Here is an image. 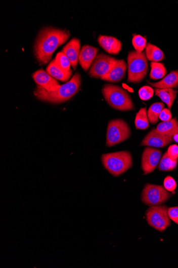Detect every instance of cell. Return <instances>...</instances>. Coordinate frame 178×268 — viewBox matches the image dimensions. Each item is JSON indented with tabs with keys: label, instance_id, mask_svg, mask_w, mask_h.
I'll list each match as a JSON object with an SVG mask.
<instances>
[{
	"label": "cell",
	"instance_id": "f1b7e54d",
	"mask_svg": "<svg viewBox=\"0 0 178 268\" xmlns=\"http://www.w3.org/2000/svg\"><path fill=\"white\" fill-rule=\"evenodd\" d=\"M164 187L169 192H174L176 187L175 180L170 176H167L164 180Z\"/></svg>",
	"mask_w": 178,
	"mask_h": 268
},
{
	"label": "cell",
	"instance_id": "1f68e13d",
	"mask_svg": "<svg viewBox=\"0 0 178 268\" xmlns=\"http://www.w3.org/2000/svg\"><path fill=\"white\" fill-rule=\"evenodd\" d=\"M172 113L169 109L164 108L160 113L159 119L162 122L169 121L172 120Z\"/></svg>",
	"mask_w": 178,
	"mask_h": 268
},
{
	"label": "cell",
	"instance_id": "603a6c76",
	"mask_svg": "<svg viewBox=\"0 0 178 268\" xmlns=\"http://www.w3.org/2000/svg\"><path fill=\"white\" fill-rule=\"evenodd\" d=\"M135 126L138 130H146L150 127L146 108H142L136 114Z\"/></svg>",
	"mask_w": 178,
	"mask_h": 268
},
{
	"label": "cell",
	"instance_id": "5b68a950",
	"mask_svg": "<svg viewBox=\"0 0 178 268\" xmlns=\"http://www.w3.org/2000/svg\"><path fill=\"white\" fill-rule=\"evenodd\" d=\"M128 82L137 83L145 78L148 70L146 54L142 52L132 51L127 56Z\"/></svg>",
	"mask_w": 178,
	"mask_h": 268
},
{
	"label": "cell",
	"instance_id": "7c38bea8",
	"mask_svg": "<svg viewBox=\"0 0 178 268\" xmlns=\"http://www.w3.org/2000/svg\"><path fill=\"white\" fill-rule=\"evenodd\" d=\"M32 76L36 84L48 92L55 91L60 86L55 79L42 69L35 72Z\"/></svg>",
	"mask_w": 178,
	"mask_h": 268
},
{
	"label": "cell",
	"instance_id": "5bb4252c",
	"mask_svg": "<svg viewBox=\"0 0 178 268\" xmlns=\"http://www.w3.org/2000/svg\"><path fill=\"white\" fill-rule=\"evenodd\" d=\"M98 49L88 45L84 46L79 55L78 61L83 69L86 71L94 61Z\"/></svg>",
	"mask_w": 178,
	"mask_h": 268
},
{
	"label": "cell",
	"instance_id": "d4e9b609",
	"mask_svg": "<svg viewBox=\"0 0 178 268\" xmlns=\"http://www.w3.org/2000/svg\"><path fill=\"white\" fill-rule=\"evenodd\" d=\"M177 164V160H174L168 156L167 152L164 153L160 162L159 169L163 171H170L174 170Z\"/></svg>",
	"mask_w": 178,
	"mask_h": 268
},
{
	"label": "cell",
	"instance_id": "9a60e30c",
	"mask_svg": "<svg viewBox=\"0 0 178 268\" xmlns=\"http://www.w3.org/2000/svg\"><path fill=\"white\" fill-rule=\"evenodd\" d=\"M98 42L106 52L111 54H117L122 49V43L113 36L100 35Z\"/></svg>",
	"mask_w": 178,
	"mask_h": 268
},
{
	"label": "cell",
	"instance_id": "7a4b0ae2",
	"mask_svg": "<svg viewBox=\"0 0 178 268\" xmlns=\"http://www.w3.org/2000/svg\"><path fill=\"white\" fill-rule=\"evenodd\" d=\"M81 83V75L75 73L70 81L59 87L55 91L48 92L37 85L34 94L39 100L49 103H62L71 99L80 90Z\"/></svg>",
	"mask_w": 178,
	"mask_h": 268
},
{
	"label": "cell",
	"instance_id": "4fadbf2b",
	"mask_svg": "<svg viewBox=\"0 0 178 268\" xmlns=\"http://www.w3.org/2000/svg\"><path fill=\"white\" fill-rule=\"evenodd\" d=\"M80 41L74 38L63 48L62 52L70 60L74 69H76L77 65L79 55L80 53Z\"/></svg>",
	"mask_w": 178,
	"mask_h": 268
},
{
	"label": "cell",
	"instance_id": "52a82bcc",
	"mask_svg": "<svg viewBox=\"0 0 178 268\" xmlns=\"http://www.w3.org/2000/svg\"><path fill=\"white\" fill-rule=\"evenodd\" d=\"M166 206H155L147 210V221L151 226L160 232H163L171 225Z\"/></svg>",
	"mask_w": 178,
	"mask_h": 268
},
{
	"label": "cell",
	"instance_id": "e0dca14e",
	"mask_svg": "<svg viewBox=\"0 0 178 268\" xmlns=\"http://www.w3.org/2000/svg\"><path fill=\"white\" fill-rule=\"evenodd\" d=\"M156 89H173L178 87V71H173L167 75L161 81L155 83L147 82Z\"/></svg>",
	"mask_w": 178,
	"mask_h": 268
},
{
	"label": "cell",
	"instance_id": "4dcf8cb0",
	"mask_svg": "<svg viewBox=\"0 0 178 268\" xmlns=\"http://www.w3.org/2000/svg\"><path fill=\"white\" fill-rule=\"evenodd\" d=\"M167 153L172 160H178V146L176 145H171L168 148Z\"/></svg>",
	"mask_w": 178,
	"mask_h": 268
},
{
	"label": "cell",
	"instance_id": "4316f807",
	"mask_svg": "<svg viewBox=\"0 0 178 268\" xmlns=\"http://www.w3.org/2000/svg\"><path fill=\"white\" fill-rule=\"evenodd\" d=\"M132 45L136 51L142 52L147 46L146 38L141 35H135L133 37Z\"/></svg>",
	"mask_w": 178,
	"mask_h": 268
},
{
	"label": "cell",
	"instance_id": "cb8c5ba5",
	"mask_svg": "<svg viewBox=\"0 0 178 268\" xmlns=\"http://www.w3.org/2000/svg\"><path fill=\"white\" fill-rule=\"evenodd\" d=\"M151 71L150 78L153 80L162 79L166 74V69L164 64L160 62L151 63Z\"/></svg>",
	"mask_w": 178,
	"mask_h": 268
},
{
	"label": "cell",
	"instance_id": "277c9868",
	"mask_svg": "<svg viewBox=\"0 0 178 268\" xmlns=\"http://www.w3.org/2000/svg\"><path fill=\"white\" fill-rule=\"evenodd\" d=\"M102 93L107 102L114 109L121 111L134 109L130 95L120 86L112 84L105 85Z\"/></svg>",
	"mask_w": 178,
	"mask_h": 268
},
{
	"label": "cell",
	"instance_id": "d6a6232c",
	"mask_svg": "<svg viewBox=\"0 0 178 268\" xmlns=\"http://www.w3.org/2000/svg\"><path fill=\"white\" fill-rule=\"evenodd\" d=\"M173 138L174 139V140L178 142V133L176 134V135L173 137Z\"/></svg>",
	"mask_w": 178,
	"mask_h": 268
},
{
	"label": "cell",
	"instance_id": "8fae6325",
	"mask_svg": "<svg viewBox=\"0 0 178 268\" xmlns=\"http://www.w3.org/2000/svg\"><path fill=\"white\" fill-rule=\"evenodd\" d=\"M173 138L168 137L153 129L145 137L141 146H146L155 148H163L170 144Z\"/></svg>",
	"mask_w": 178,
	"mask_h": 268
},
{
	"label": "cell",
	"instance_id": "30bf717a",
	"mask_svg": "<svg viewBox=\"0 0 178 268\" xmlns=\"http://www.w3.org/2000/svg\"><path fill=\"white\" fill-rule=\"evenodd\" d=\"M162 151L153 148H146L142 156V166L145 174L154 171L161 159Z\"/></svg>",
	"mask_w": 178,
	"mask_h": 268
},
{
	"label": "cell",
	"instance_id": "ffe728a7",
	"mask_svg": "<svg viewBox=\"0 0 178 268\" xmlns=\"http://www.w3.org/2000/svg\"><path fill=\"white\" fill-rule=\"evenodd\" d=\"M46 70L47 72L52 76L53 78L62 82L67 81L70 79L73 73L72 70L69 73H66L62 71L56 65L55 60L49 64Z\"/></svg>",
	"mask_w": 178,
	"mask_h": 268
},
{
	"label": "cell",
	"instance_id": "d6986e66",
	"mask_svg": "<svg viewBox=\"0 0 178 268\" xmlns=\"http://www.w3.org/2000/svg\"><path fill=\"white\" fill-rule=\"evenodd\" d=\"M155 93L158 97L164 102L168 109H171L176 97L177 91L172 89H156Z\"/></svg>",
	"mask_w": 178,
	"mask_h": 268
},
{
	"label": "cell",
	"instance_id": "ac0fdd59",
	"mask_svg": "<svg viewBox=\"0 0 178 268\" xmlns=\"http://www.w3.org/2000/svg\"><path fill=\"white\" fill-rule=\"evenodd\" d=\"M156 130L163 135L173 138L178 133V122L175 118L169 121L162 122L157 126Z\"/></svg>",
	"mask_w": 178,
	"mask_h": 268
},
{
	"label": "cell",
	"instance_id": "44dd1931",
	"mask_svg": "<svg viewBox=\"0 0 178 268\" xmlns=\"http://www.w3.org/2000/svg\"><path fill=\"white\" fill-rule=\"evenodd\" d=\"M146 56L148 60L159 62L164 59V54L159 47L148 43L146 47Z\"/></svg>",
	"mask_w": 178,
	"mask_h": 268
},
{
	"label": "cell",
	"instance_id": "f546056e",
	"mask_svg": "<svg viewBox=\"0 0 178 268\" xmlns=\"http://www.w3.org/2000/svg\"><path fill=\"white\" fill-rule=\"evenodd\" d=\"M167 214L170 219L178 225V207L168 208Z\"/></svg>",
	"mask_w": 178,
	"mask_h": 268
},
{
	"label": "cell",
	"instance_id": "83f0119b",
	"mask_svg": "<svg viewBox=\"0 0 178 268\" xmlns=\"http://www.w3.org/2000/svg\"><path fill=\"white\" fill-rule=\"evenodd\" d=\"M154 90L150 86H143L139 91V96L142 100L146 101L151 99L154 95Z\"/></svg>",
	"mask_w": 178,
	"mask_h": 268
},
{
	"label": "cell",
	"instance_id": "6da1fadb",
	"mask_svg": "<svg viewBox=\"0 0 178 268\" xmlns=\"http://www.w3.org/2000/svg\"><path fill=\"white\" fill-rule=\"evenodd\" d=\"M67 31L52 27L45 28L39 33L34 46L35 55L38 62L46 64L50 61L58 48L70 37Z\"/></svg>",
	"mask_w": 178,
	"mask_h": 268
},
{
	"label": "cell",
	"instance_id": "7402d4cb",
	"mask_svg": "<svg viewBox=\"0 0 178 268\" xmlns=\"http://www.w3.org/2000/svg\"><path fill=\"white\" fill-rule=\"evenodd\" d=\"M164 108L163 103L156 102L152 105L147 112L148 120L151 123L155 124L159 121L160 113Z\"/></svg>",
	"mask_w": 178,
	"mask_h": 268
},
{
	"label": "cell",
	"instance_id": "9c48e42d",
	"mask_svg": "<svg viewBox=\"0 0 178 268\" xmlns=\"http://www.w3.org/2000/svg\"><path fill=\"white\" fill-rule=\"evenodd\" d=\"M117 60L104 54H98L93 62L88 74L95 79L102 78L113 68Z\"/></svg>",
	"mask_w": 178,
	"mask_h": 268
},
{
	"label": "cell",
	"instance_id": "8992f818",
	"mask_svg": "<svg viewBox=\"0 0 178 268\" xmlns=\"http://www.w3.org/2000/svg\"><path fill=\"white\" fill-rule=\"evenodd\" d=\"M131 131L127 123L122 120H114L108 123L106 146L111 147L130 137Z\"/></svg>",
	"mask_w": 178,
	"mask_h": 268
},
{
	"label": "cell",
	"instance_id": "484cf974",
	"mask_svg": "<svg viewBox=\"0 0 178 268\" xmlns=\"http://www.w3.org/2000/svg\"><path fill=\"white\" fill-rule=\"evenodd\" d=\"M55 61L56 65L64 72L69 73L72 70L70 69L71 64L70 60L62 52L57 54Z\"/></svg>",
	"mask_w": 178,
	"mask_h": 268
},
{
	"label": "cell",
	"instance_id": "3957f363",
	"mask_svg": "<svg viewBox=\"0 0 178 268\" xmlns=\"http://www.w3.org/2000/svg\"><path fill=\"white\" fill-rule=\"evenodd\" d=\"M102 161L105 168L115 177L124 174L133 165L132 156L130 152L127 151L103 155Z\"/></svg>",
	"mask_w": 178,
	"mask_h": 268
},
{
	"label": "cell",
	"instance_id": "2e32d148",
	"mask_svg": "<svg viewBox=\"0 0 178 268\" xmlns=\"http://www.w3.org/2000/svg\"><path fill=\"white\" fill-rule=\"evenodd\" d=\"M126 70V64L124 60H117L111 70L104 76L102 80L112 83L120 82L124 78Z\"/></svg>",
	"mask_w": 178,
	"mask_h": 268
},
{
	"label": "cell",
	"instance_id": "ba28073f",
	"mask_svg": "<svg viewBox=\"0 0 178 268\" xmlns=\"http://www.w3.org/2000/svg\"><path fill=\"white\" fill-rule=\"evenodd\" d=\"M170 194L161 185L147 184L143 191L142 202L149 206L161 205L169 200Z\"/></svg>",
	"mask_w": 178,
	"mask_h": 268
}]
</instances>
